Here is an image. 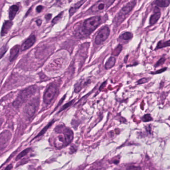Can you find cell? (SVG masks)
I'll list each match as a JSON object with an SVG mask.
<instances>
[{
    "mask_svg": "<svg viewBox=\"0 0 170 170\" xmlns=\"http://www.w3.org/2000/svg\"><path fill=\"white\" fill-rule=\"evenodd\" d=\"M53 143L57 148L66 147L73 141V133L70 128L65 126H60L55 128Z\"/></svg>",
    "mask_w": 170,
    "mask_h": 170,
    "instance_id": "6da1fadb",
    "label": "cell"
},
{
    "mask_svg": "<svg viewBox=\"0 0 170 170\" xmlns=\"http://www.w3.org/2000/svg\"><path fill=\"white\" fill-rule=\"evenodd\" d=\"M101 23L100 16H95L85 20L82 28V32L85 35H89L97 29Z\"/></svg>",
    "mask_w": 170,
    "mask_h": 170,
    "instance_id": "7a4b0ae2",
    "label": "cell"
},
{
    "mask_svg": "<svg viewBox=\"0 0 170 170\" xmlns=\"http://www.w3.org/2000/svg\"><path fill=\"white\" fill-rule=\"evenodd\" d=\"M137 0H132L126 6H124L115 17V23L117 25L123 22L127 16L132 10L136 4Z\"/></svg>",
    "mask_w": 170,
    "mask_h": 170,
    "instance_id": "3957f363",
    "label": "cell"
},
{
    "mask_svg": "<svg viewBox=\"0 0 170 170\" xmlns=\"http://www.w3.org/2000/svg\"><path fill=\"white\" fill-rule=\"evenodd\" d=\"M36 91V87L32 86L26 89L20 93L16 101L14 102L15 106H19L33 95Z\"/></svg>",
    "mask_w": 170,
    "mask_h": 170,
    "instance_id": "277c9868",
    "label": "cell"
},
{
    "mask_svg": "<svg viewBox=\"0 0 170 170\" xmlns=\"http://www.w3.org/2000/svg\"><path fill=\"white\" fill-rule=\"evenodd\" d=\"M115 0H99L91 8L92 13H100L106 11L110 7Z\"/></svg>",
    "mask_w": 170,
    "mask_h": 170,
    "instance_id": "5b68a950",
    "label": "cell"
},
{
    "mask_svg": "<svg viewBox=\"0 0 170 170\" xmlns=\"http://www.w3.org/2000/svg\"><path fill=\"white\" fill-rule=\"evenodd\" d=\"M57 90L55 84H51L48 87L44 95V102L45 104H50L51 102L57 95Z\"/></svg>",
    "mask_w": 170,
    "mask_h": 170,
    "instance_id": "8992f818",
    "label": "cell"
},
{
    "mask_svg": "<svg viewBox=\"0 0 170 170\" xmlns=\"http://www.w3.org/2000/svg\"><path fill=\"white\" fill-rule=\"evenodd\" d=\"M110 34V29L108 26H104L98 32L95 40L96 44H100L107 39Z\"/></svg>",
    "mask_w": 170,
    "mask_h": 170,
    "instance_id": "52a82bcc",
    "label": "cell"
},
{
    "mask_svg": "<svg viewBox=\"0 0 170 170\" xmlns=\"http://www.w3.org/2000/svg\"><path fill=\"white\" fill-rule=\"evenodd\" d=\"M39 105V100L34 99L29 104L26 108V114L29 117H32L36 111V109L38 108Z\"/></svg>",
    "mask_w": 170,
    "mask_h": 170,
    "instance_id": "ba28073f",
    "label": "cell"
},
{
    "mask_svg": "<svg viewBox=\"0 0 170 170\" xmlns=\"http://www.w3.org/2000/svg\"><path fill=\"white\" fill-rule=\"evenodd\" d=\"M11 136H12V134L10 131L6 130L2 133L1 134V150H2V149L4 148L5 147H6V146L7 145L8 143L11 139Z\"/></svg>",
    "mask_w": 170,
    "mask_h": 170,
    "instance_id": "9c48e42d",
    "label": "cell"
},
{
    "mask_svg": "<svg viewBox=\"0 0 170 170\" xmlns=\"http://www.w3.org/2000/svg\"><path fill=\"white\" fill-rule=\"evenodd\" d=\"M35 41H36L35 36L34 35H32L22 44L21 46V50L22 51H25L29 49V48H31L34 44Z\"/></svg>",
    "mask_w": 170,
    "mask_h": 170,
    "instance_id": "30bf717a",
    "label": "cell"
},
{
    "mask_svg": "<svg viewBox=\"0 0 170 170\" xmlns=\"http://www.w3.org/2000/svg\"><path fill=\"white\" fill-rule=\"evenodd\" d=\"M12 26H13V22H11V21L8 20V21H6L3 24L2 29V36H4L9 32Z\"/></svg>",
    "mask_w": 170,
    "mask_h": 170,
    "instance_id": "8fae6325",
    "label": "cell"
},
{
    "mask_svg": "<svg viewBox=\"0 0 170 170\" xmlns=\"http://www.w3.org/2000/svg\"><path fill=\"white\" fill-rule=\"evenodd\" d=\"M19 51H20V46L19 45H16L11 49L10 56V61H13L16 59L19 54Z\"/></svg>",
    "mask_w": 170,
    "mask_h": 170,
    "instance_id": "7c38bea8",
    "label": "cell"
},
{
    "mask_svg": "<svg viewBox=\"0 0 170 170\" xmlns=\"http://www.w3.org/2000/svg\"><path fill=\"white\" fill-rule=\"evenodd\" d=\"M161 17V12L158 9H157V11L155 12L154 14H152L150 19V23L151 25H153L155 24L159 19H160Z\"/></svg>",
    "mask_w": 170,
    "mask_h": 170,
    "instance_id": "4fadbf2b",
    "label": "cell"
},
{
    "mask_svg": "<svg viewBox=\"0 0 170 170\" xmlns=\"http://www.w3.org/2000/svg\"><path fill=\"white\" fill-rule=\"evenodd\" d=\"M170 4V0H156L154 4L159 7H167Z\"/></svg>",
    "mask_w": 170,
    "mask_h": 170,
    "instance_id": "5bb4252c",
    "label": "cell"
},
{
    "mask_svg": "<svg viewBox=\"0 0 170 170\" xmlns=\"http://www.w3.org/2000/svg\"><path fill=\"white\" fill-rule=\"evenodd\" d=\"M18 10L19 8L16 5H13L11 7L9 11V18L10 20H13L14 19Z\"/></svg>",
    "mask_w": 170,
    "mask_h": 170,
    "instance_id": "9a60e30c",
    "label": "cell"
},
{
    "mask_svg": "<svg viewBox=\"0 0 170 170\" xmlns=\"http://www.w3.org/2000/svg\"><path fill=\"white\" fill-rule=\"evenodd\" d=\"M86 1V0H81L80 1L77 2L73 7H71L70 10V16H73V14L75 13L76 11L77 10V9H79Z\"/></svg>",
    "mask_w": 170,
    "mask_h": 170,
    "instance_id": "2e32d148",
    "label": "cell"
},
{
    "mask_svg": "<svg viewBox=\"0 0 170 170\" xmlns=\"http://www.w3.org/2000/svg\"><path fill=\"white\" fill-rule=\"evenodd\" d=\"M115 62H116L115 58L114 57H111L106 62L105 65V68L106 69H109L112 68L115 65Z\"/></svg>",
    "mask_w": 170,
    "mask_h": 170,
    "instance_id": "e0dca14e",
    "label": "cell"
},
{
    "mask_svg": "<svg viewBox=\"0 0 170 170\" xmlns=\"http://www.w3.org/2000/svg\"><path fill=\"white\" fill-rule=\"evenodd\" d=\"M168 46H170V40L166 41L165 42H164L163 41H160L158 43L156 49L163 48L166 47H168Z\"/></svg>",
    "mask_w": 170,
    "mask_h": 170,
    "instance_id": "ac0fdd59",
    "label": "cell"
},
{
    "mask_svg": "<svg viewBox=\"0 0 170 170\" xmlns=\"http://www.w3.org/2000/svg\"><path fill=\"white\" fill-rule=\"evenodd\" d=\"M133 38V34L130 32H126L125 33H123L120 36V38L124 40V41H129L130 39H132Z\"/></svg>",
    "mask_w": 170,
    "mask_h": 170,
    "instance_id": "d6986e66",
    "label": "cell"
},
{
    "mask_svg": "<svg viewBox=\"0 0 170 170\" xmlns=\"http://www.w3.org/2000/svg\"><path fill=\"white\" fill-rule=\"evenodd\" d=\"M122 50V45H118V46H117L116 48H115L113 52H112V55H114V56H118L119 55V54L120 53L121 51Z\"/></svg>",
    "mask_w": 170,
    "mask_h": 170,
    "instance_id": "ffe728a7",
    "label": "cell"
},
{
    "mask_svg": "<svg viewBox=\"0 0 170 170\" xmlns=\"http://www.w3.org/2000/svg\"><path fill=\"white\" fill-rule=\"evenodd\" d=\"M142 120L144 122H149L152 121L153 120V118L150 114H146L142 117Z\"/></svg>",
    "mask_w": 170,
    "mask_h": 170,
    "instance_id": "44dd1931",
    "label": "cell"
},
{
    "mask_svg": "<svg viewBox=\"0 0 170 170\" xmlns=\"http://www.w3.org/2000/svg\"><path fill=\"white\" fill-rule=\"evenodd\" d=\"M29 149H26V150H23V151H22L17 157V160L20 159V158H22V157L25 156L29 152Z\"/></svg>",
    "mask_w": 170,
    "mask_h": 170,
    "instance_id": "7402d4cb",
    "label": "cell"
},
{
    "mask_svg": "<svg viewBox=\"0 0 170 170\" xmlns=\"http://www.w3.org/2000/svg\"><path fill=\"white\" fill-rule=\"evenodd\" d=\"M165 60H166V59H165V58H161L156 63L155 67H157L160 66L161 65H163V64L165 62Z\"/></svg>",
    "mask_w": 170,
    "mask_h": 170,
    "instance_id": "603a6c76",
    "label": "cell"
},
{
    "mask_svg": "<svg viewBox=\"0 0 170 170\" xmlns=\"http://www.w3.org/2000/svg\"><path fill=\"white\" fill-rule=\"evenodd\" d=\"M167 67H165V68H162L161 69L158 70V71H155V72H151L150 73V74H153V75L159 74H161L162 73H163V72H165V71L167 70Z\"/></svg>",
    "mask_w": 170,
    "mask_h": 170,
    "instance_id": "cb8c5ba5",
    "label": "cell"
},
{
    "mask_svg": "<svg viewBox=\"0 0 170 170\" xmlns=\"http://www.w3.org/2000/svg\"><path fill=\"white\" fill-rule=\"evenodd\" d=\"M149 78H142L141 79H140L138 81V84H144L145 83L147 82L148 81Z\"/></svg>",
    "mask_w": 170,
    "mask_h": 170,
    "instance_id": "d4e9b609",
    "label": "cell"
},
{
    "mask_svg": "<svg viewBox=\"0 0 170 170\" xmlns=\"http://www.w3.org/2000/svg\"><path fill=\"white\" fill-rule=\"evenodd\" d=\"M127 170H142V169L140 167L131 166L127 168Z\"/></svg>",
    "mask_w": 170,
    "mask_h": 170,
    "instance_id": "484cf974",
    "label": "cell"
},
{
    "mask_svg": "<svg viewBox=\"0 0 170 170\" xmlns=\"http://www.w3.org/2000/svg\"><path fill=\"white\" fill-rule=\"evenodd\" d=\"M63 14V13H61L60 14H58V16H57V17H55V18L54 19V20H52V23H56L58 22V20H60V19H61Z\"/></svg>",
    "mask_w": 170,
    "mask_h": 170,
    "instance_id": "4316f807",
    "label": "cell"
},
{
    "mask_svg": "<svg viewBox=\"0 0 170 170\" xmlns=\"http://www.w3.org/2000/svg\"><path fill=\"white\" fill-rule=\"evenodd\" d=\"M42 9H43V7L42 6H39L36 8V11L38 13H39L42 10Z\"/></svg>",
    "mask_w": 170,
    "mask_h": 170,
    "instance_id": "83f0119b",
    "label": "cell"
},
{
    "mask_svg": "<svg viewBox=\"0 0 170 170\" xmlns=\"http://www.w3.org/2000/svg\"><path fill=\"white\" fill-rule=\"evenodd\" d=\"M45 19H47V20H50V19H51V14H48L45 16Z\"/></svg>",
    "mask_w": 170,
    "mask_h": 170,
    "instance_id": "f1b7e54d",
    "label": "cell"
},
{
    "mask_svg": "<svg viewBox=\"0 0 170 170\" xmlns=\"http://www.w3.org/2000/svg\"><path fill=\"white\" fill-rule=\"evenodd\" d=\"M36 23H37L38 26H41V23H42V20H36Z\"/></svg>",
    "mask_w": 170,
    "mask_h": 170,
    "instance_id": "f546056e",
    "label": "cell"
},
{
    "mask_svg": "<svg viewBox=\"0 0 170 170\" xmlns=\"http://www.w3.org/2000/svg\"><path fill=\"white\" fill-rule=\"evenodd\" d=\"M12 165H10L9 166H8L6 168V169L5 170H10L11 169H12Z\"/></svg>",
    "mask_w": 170,
    "mask_h": 170,
    "instance_id": "4dcf8cb0",
    "label": "cell"
},
{
    "mask_svg": "<svg viewBox=\"0 0 170 170\" xmlns=\"http://www.w3.org/2000/svg\"><path fill=\"white\" fill-rule=\"evenodd\" d=\"M127 58H128V56H127L126 57H125V62H127Z\"/></svg>",
    "mask_w": 170,
    "mask_h": 170,
    "instance_id": "1f68e13d",
    "label": "cell"
}]
</instances>
